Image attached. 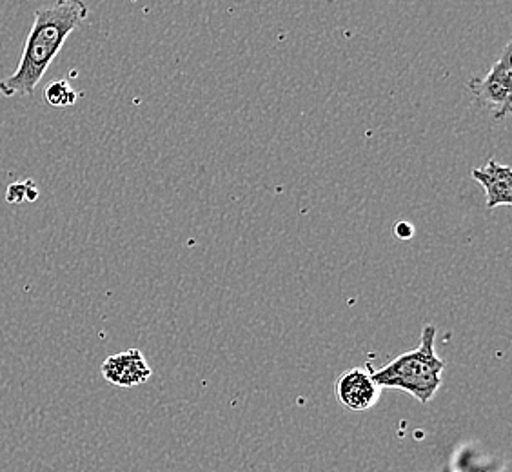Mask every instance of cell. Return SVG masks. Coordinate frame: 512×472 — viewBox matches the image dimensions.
I'll return each instance as SVG.
<instances>
[{"mask_svg":"<svg viewBox=\"0 0 512 472\" xmlns=\"http://www.w3.org/2000/svg\"><path fill=\"white\" fill-rule=\"evenodd\" d=\"M89 8L80 0H60L35 10L19 68L0 80V95L6 99L31 97L44 79L51 62L57 59L64 42L88 19Z\"/></svg>","mask_w":512,"mask_h":472,"instance_id":"cell-1","label":"cell"},{"mask_svg":"<svg viewBox=\"0 0 512 472\" xmlns=\"http://www.w3.org/2000/svg\"><path fill=\"white\" fill-rule=\"evenodd\" d=\"M436 327L424 325L422 340L416 349L396 356L382 369H371L373 380L382 389H398L411 394L422 405H427L444 382L445 362L436 354Z\"/></svg>","mask_w":512,"mask_h":472,"instance_id":"cell-2","label":"cell"},{"mask_svg":"<svg viewBox=\"0 0 512 472\" xmlns=\"http://www.w3.org/2000/svg\"><path fill=\"white\" fill-rule=\"evenodd\" d=\"M511 51L512 44L509 42L502 57L494 62L493 68L480 79L471 80L469 84L474 102L482 108L491 109L496 120H503L511 113Z\"/></svg>","mask_w":512,"mask_h":472,"instance_id":"cell-3","label":"cell"},{"mask_svg":"<svg viewBox=\"0 0 512 472\" xmlns=\"http://www.w3.org/2000/svg\"><path fill=\"white\" fill-rule=\"evenodd\" d=\"M382 391L384 389L373 380L369 364L347 369L335 382L336 400L353 413H364L373 409L380 402Z\"/></svg>","mask_w":512,"mask_h":472,"instance_id":"cell-4","label":"cell"},{"mask_svg":"<svg viewBox=\"0 0 512 472\" xmlns=\"http://www.w3.org/2000/svg\"><path fill=\"white\" fill-rule=\"evenodd\" d=\"M100 373L109 384L129 389V387L146 384L153 371L144 354L138 349H128L124 353L113 354L106 358L100 367Z\"/></svg>","mask_w":512,"mask_h":472,"instance_id":"cell-5","label":"cell"},{"mask_svg":"<svg viewBox=\"0 0 512 472\" xmlns=\"http://www.w3.org/2000/svg\"><path fill=\"white\" fill-rule=\"evenodd\" d=\"M471 177L485 189V195H487V209L511 206V166L500 164L498 160L489 158V162H487L483 168L473 169Z\"/></svg>","mask_w":512,"mask_h":472,"instance_id":"cell-6","label":"cell"},{"mask_svg":"<svg viewBox=\"0 0 512 472\" xmlns=\"http://www.w3.org/2000/svg\"><path fill=\"white\" fill-rule=\"evenodd\" d=\"M44 97L51 108H69L77 102L79 93L66 80H53L44 89Z\"/></svg>","mask_w":512,"mask_h":472,"instance_id":"cell-7","label":"cell"},{"mask_svg":"<svg viewBox=\"0 0 512 472\" xmlns=\"http://www.w3.org/2000/svg\"><path fill=\"white\" fill-rule=\"evenodd\" d=\"M6 200H8V204H15V206L28 202V197H26V182L11 184V186L8 187V191H6Z\"/></svg>","mask_w":512,"mask_h":472,"instance_id":"cell-8","label":"cell"},{"mask_svg":"<svg viewBox=\"0 0 512 472\" xmlns=\"http://www.w3.org/2000/svg\"><path fill=\"white\" fill-rule=\"evenodd\" d=\"M393 231L394 236L400 238V240H409V238H413L414 236L413 224H409V222H405V220L394 224Z\"/></svg>","mask_w":512,"mask_h":472,"instance_id":"cell-9","label":"cell"},{"mask_svg":"<svg viewBox=\"0 0 512 472\" xmlns=\"http://www.w3.org/2000/svg\"><path fill=\"white\" fill-rule=\"evenodd\" d=\"M26 197H28V202H35L39 198V189L33 180H26Z\"/></svg>","mask_w":512,"mask_h":472,"instance_id":"cell-10","label":"cell"},{"mask_svg":"<svg viewBox=\"0 0 512 472\" xmlns=\"http://www.w3.org/2000/svg\"><path fill=\"white\" fill-rule=\"evenodd\" d=\"M485 472H493V471H485Z\"/></svg>","mask_w":512,"mask_h":472,"instance_id":"cell-11","label":"cell"}]
</instances>
